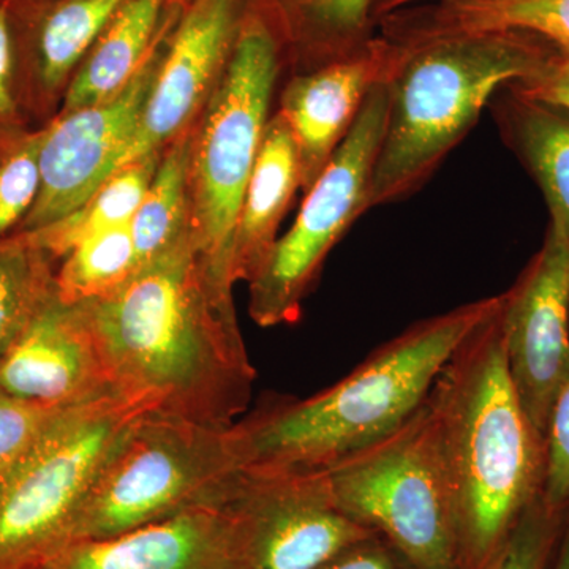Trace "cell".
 <instances>
[{"label":"cell","instance_id":"cell-1","mask_svg":"<svg viewBox=\"0 0 569 569\" xmlns=\"http://www.w3.org/2000/svg\"><path fill=\"white\" fill-rule=\"evenodd\" d=\"M121 391L206 426L234 425L252 402L254 369L233 305L192 238L91 302Z\"/></svg>","mask_w":569,"mask_h":569},{"label":"cell","instance_id":"cell-2","mask_svg":"<svg viewBox=\"0 0 569 569\" xmlns=\"http://www.w3.org/2000/svg\"><path fill=\"white\" fill-rule=\"evenodd\" d=\"M501 305L463 339L427 397L451 486L460 569L488 568L545 493L546 438L509 378Z\"/></svg>","mask_w":569,"mask_h":569},{"label":"cell","instance_id":"cell-3","mask_svg":"<svg viewBox=\"0 0 569 569\" xmlns=\"http://www.w3.org/2000/svg\"><path fill=\"white\" fill-rule=\"evenodd\" d=\"M501 305V293L411 325L317 395L274 396L236 421L244 468L325 471L395 432L426 402L463 339Z\"/></svg>","mask_w":569,"mask_h":569},{"label":"cell","instance_id":"cell-4","mask_svg":"<svg viewBox=\"0 0 569 569\" xmlns=\"http://www.w3.org/2000/svg\"><path fill=\"white\" fill-rule=\"evenodd\" d=\"M400 44L406 56L389 81L387 130L370 183V209L417 192L497 93L535 77L556 51L550 41L516 31Z\"/></svg>","mask_w":569,"mask_h":569},{"label":"cell","instance_id":"cell-5","mask_svg":"<svg viewBox=\"0 0 569 569\" xmlns=\"http://www.w3.org/2000/svg\"><path fill=\"white\" fill-rule=\"evenodd\" d=\"M287 69L290 50L279 13L269 0H249L222 77L194 122L187 173L194 249L228 291L234 287L236 223Z\"/></svg>","mask_w":569,"mask_h":569},{"label":"cell","instance_id":"cell-6","mask_svg":"<svg viewBox=\"0 0 569 569\" xmlns=\"http://www.w3.org/2000/svg\"><path fill=\"white\" fill-rule=\"evenodd\" d=\"M157 400L119 391L67 408L0 481V569H39L73 542L89 493L122 438Z\"/></svg>","mask_w":569,"mask_h":569},{"label":"cell","instance_id":"cell-7","mask_svg":"<svg viewBox=\"0 0 569 569\" xmlns=\"http://www.w3.org/2000/svg\"><path fill=\"white\" fill-rule=\"evenodd\" d=\"M242 468L233 425L149 411L130 427L93 485L73 542L114 537L187 509L220 507Z\"/></svg>","mask_w":569,"mask_h":569},{"label":"cell","instance_id":"cell-8","mask_svg":"<svg viewBox=\"0 0 569 569\" xmlns=\"http://www.w3.org/2000/svg\"><path fill=\"white\" fill-rule=\"evenodd\" d=\"M325 471L339 508L408 569H460L451 486L427 400L395 432Z\"/></svg>","mask_w":569,"mask_h":569},{"label":"cell","instance_id":"cell-9","mask_svg":"<svg viewBox=\"0 0 569 569\" xmlns=\"http://www.w3.org/2000/svg\"><path fill=\"white\" fill-rule=\"evenodd\" d=\"M389 81L377 86L323 173L306 192L290 230L249 283V316L263 328L293 325L328 254L370 209V183L387 130Z\"/></svg>","mask_w":569,"mask_h":569},{"label":"cell","instance_id":"cell-10","mask_svg":"<svg viewBox=\"0 0 569 569\" xmlns=\"http://www.w3.org/2000/svg\"><path fill=\"white\" fill-rule=\"evenodd\" d=\"M223 507L238 569H323L376 538L339 508L326 471L242 468Z\"/></svg>","mask_w":569,"mask_h":569},{"label":"cell","instance_id":"cell-11","mask_svg":"<svg viewBox=\"0 0 569 569\" xmlns=\"http://www.w3.org/2000/svg\"><path fill=\"white\" fill-rule=\"evenodd\" d=\"M501 335L509 378L546 438L569 370V239L549 224L541 249L503 291Z\"/></svg>","mask_w":569,"mask_h":569},{"label":"cell","instance_id":"cell-12","mask_svg":"<svg viewBox=\"0 0 569 569\" xmlns=\"http://www.w3.org/2000/svg\"><path fill=\"white\" fill-rule=\"evenodd\" d=\"M173 26L121 93L103 103L59 112L44 126L39 197L17 233L58 222L110 178L132 140Z\"/></svg>","mask_w":569,"mask_h":569},{"label":"cell","instance_id":"cell-13","mask_svg":"<svg viewBox=\"0 0 569 569\" xmlns=\"http://www.w3.org/2000/svg\"><path fill=\"white\" fill-rule=\"evenodd\" d=\"M249 0H183L132 140L114 170L189 132L222 77Z\"/></svg>","mask_w":569,"mask_h":569},{"label":"cell","instance_id":"cell-14","mask_svg":"<svg viewBox=\"0 0 569 569\" xmlns=\"http://www.w3.org/2000/svg\"><path fill=\"white\" fill-rule=\"evenodd\" d=\"M0 389L61 408L121 391L91 302L66 301L54 287L0 366Z\"/></svg>","mask_w":569,"mask_h":569},{"label":"cell","instance_id":"cell-15","mask_svg":"<svg viewBox=\"0 0 569 569\" xmlns=\"http://www.w3.org/2000/svg\"><path fill=\"white\" fill-rule=\"evenodd\" d=\"M403 56L406 47L377 33L353 54L284 82L277 111L293 133L305 192L346 140L367 97L391 81Z\"/></svg>","mask_w":569,"mask_h":569},{"label":"cell","instance_id":"cell-16","mask_svg":"<svg viewBox=\"0 0 569 569\" xmlns=\"http://www.w3.org/2000/svg\"><path fill=\"white\" fill-rule=\"evenodd\" d=\"M127 0H9L14 81L33 129L61 111L86 54Z\"/></svg>","mask_w":569,"mask_h":569},{"label":"cell","instance_id":"cell-17","mask_svg":"<svg viewBox=\"0 0 569 569\" xmlns=\"http://www.w3.org/2000/svg\"><path fill=\"white\" fill-rule=\"evenodd\" d=\"M39 569H238L233 523L223 505L100 539L73 542Z\"/></svg>","mask_w":569,"mask_h":569},{"label":"cell","instance_id":"cell-18","mask_svg":"<svg viewBox=\"0 0 569 569\" xmlns=\"http://www.w3.org/2000/svg\"><path fill=\"white\" fill-rule=\"evenodd\" d=\"M298 189H301L298 148L290 126L276 111L266 126L236 223L231 254L233 283H249L260 271L279 239L280 224Z\"/></svg>","mask_w":569,"mask_h":569},{"label":"cell","instance_id":"cell-19","mask_svg":"<svg viewBox=\"0 0 569 569\" xmlns=\"http://www.w3.org/2000/svg\"><path fill=\"white\" fill-rule=\"evenodd\" d=\"M182 3L127 0L86 54L59 112L103 103L121 93L174 24Z\"/></svg>","mask_w":569,"mask_h":569},{"label":"cell","instance_id":"cell-20","mask_svg":"<svg viewBox=\"0 0 569 569\" xmlns=\"http://www.w3.org/2000/svg\"><path fill=\"white\" fill-rule=\"evenodd\" d=\"M381 36L417 43L459 33L516 31L569 47V0H438L378 22Z\"/></svg>","mask_w":569,"mask_h":569},{"label":"cell","instance_id":"cell-21","mask_svg":"<svg viewBox=\"0 0 569 569\" xmlns=\"http://www.w3.org/2000/svg\"><path fill=\"white\" fill-rule=\"evenodd\" d=\"M501 137L538 183L549 224L569 239V111L511 86L496 96Z\"/></svg>","mask_w":569,"mask_h":569},{"label":"cell","instance_id":"cell-22","mask_svg":"<svg viewBox=\"0 0 569 569\" xmlns=\"http://www.w3.org/2000/svg\"><path fill=\"white\" fill-rule=\"evenodd\" d=\"M287 32L291 74L353 54L373 39V0H269Z\"/></svg>","mask_w":569,"mask_h":569},{"label":"cell","instance_id":"cell-23","mask_svg":"<svg viewBox=\"0 0 569 569\" xmlns=\"http://www.w3.org/2000/svg\"><path fill=\"white\" fill-rule=\"evenodd\" d=\"M163 152L142 157L112 173L69 216L31 233L41 247L61 261L73 247L93 236L132 223L142 198L148 192ZM21 233V231H20Z\"/></svg>","mask_w":569,"mask_h":569},{"label":"cell","instance_id":"cell-24","mask_svg":"<svg viewBox=\"0 0 569 569\" xmlns=\"http://www.w3.org/2000/svg\"><path fill=\"white\" fill-rule=\"evenodd\" d=\"M192 129L163 149L151 186L130 224L140 269L192 238L187 182Z\"/></svg>","mask_w":569,"mask_h":569},{"label":"cell","instance_id":"cell-25","mask_svg":"<svg viewBox=\"0 0 569 569\" xmlns=\"http://www.w3.org/2000/svg\"><path fill=\"white\" fill-rule=\"evenodd\" d=\"M58 261L31 233L0 239V366L56 287Z\"/></svg>","mask_w":569,"mask_h":569},{"label":"cell","instance_id":"cell-26","mask_svg":"<svg viewBox=\"0 0 569 569\" xmlns=\"http://www.w3.org/2000/svg\"><path fill=\"white\" fill-rule=\"evenodd\" d=\"M93 236L58 263L56 288L66 301L96 302L121 290L140 271L132 227Z\"/></svg>","mask_w":569,"mask_h":569},{"label":"cell","instance_id":"cell-27","mask_svg":"<svg viewBox=\"0 0 569 569\" xmlns=\"http://www.w3.org/2000/svg\"><path fill=\"white\" fill-rule=\"evenodd\" d=\"M567 511L537 498L486 569H552Z\"/></svg>","mask_w":569,"mask_h":569},{"label":"cell","instance_id":"cell-28","mask_svg":"<svg viewBox=\"0 0 569 569\" xmlns=\"http://www.w3.org/2000/svg\"><path fill=\"white\" fill-rule=\"evenodd\" d=\"M44 127L32 130L0 156V239L17 233L40 190V149Z\"/></svg>","mask_w":569,"mask_h":569},{"label":"cell","instance_id":"cell-29","mask_svg":"<svg viewBox=\"0 0 569 569\" xmlns=\"http://www.w3.org/2000/svg\"><path fill=\"white\" fill-rule=\"evenodd\" d=\"M66 410L0 389V481L31 455Z\"/></svg>","mask_w":569,"mask_h":569},{"label":"cell","instance_id":"cell-30","mask_svg":"<svg viewBox=\"0 0 569 569\" xmlns=\"http://www.w3.org/2000/svg\"><path fill=\"white\" fill-rule=\"evenodd\" d=\"M33 129L18 99L9 0H0V156L20 144Z\"/></svg>","mask_w":569,"mask_h":569},{"label":"cell","instance_id":"cell-31","mask_svg":"<svg viewBox=\"0 0 569 569\" xmlns=\"http://www.w3.org/2000/svg\"><path fill=\"white\" fill-rule=\"evenodd\" d=\"M548 470H546L545 500L552 507L569 505V370L553 400L548 432Z\"/></svg>","mask_w":569,"mask_h":569},{"label":"cell","instance_id":"cell-32","mask_svg":"<svg viewBox=\"0 0 569 569\" xmlns=\"http://www.w3.org/2000/svg\"><path fill=\"white\" fill-rule=\"evenodd\" d=\"M511 88L531 99L569 111V47H556L552 58L539 73L529 80L515 82Z\"/></svg>","mask_w":569,"mask_h":569},{"label":"cell","instance_id":"cell-33","mask_svg":"<svg viewBox=\"0 0 569 569\" xmlns=\"http://www.w3.org/2000/svg\"><path fill=\"white\" fill-rule=\"evenodd\" d=\"M323 569H408L381 539L369 538L336 557Z\"/></svg>","mask_w":569,"mask_h":569},{"label":"cell","instance_id":"cell-34","mask_svg":"<svg viewBox=\"0 0 569 569\" xmlns=\"http://www.w3.org/2000/svg\"><path fill=\"white\" fill-rule=\"evenodd\" d=\"M417 2H421V0H373L372 14L377 28L378 22L383 20V18L389 17V14L396 13V11L408 9V7H411L413 6V3Z\"/></svg>","mask_w":569,"mask_h":569},{"label":"cell","instance_id":"cell-35","mask_svg":"<svg viewBox=\"0 0 569 569\" xmlns=\"http://www.w3.org/2000/svg\"><path fill=\"white\" fill-rule=\"evenodd\" d=\"M552 569H569V505L567 519H565L563 533H561L559 550H557Z\"/></svg>","mask_w":569,"mask_h":569}]
</instances>
